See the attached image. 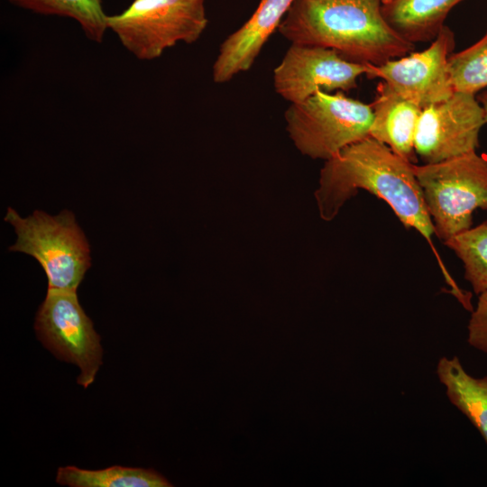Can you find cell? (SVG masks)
<instances>
[{
    "label": "cell",
    "instance_id": "cell-1",
    "mask_svg": "<svg viewBox=\"0 0 487 487\" xmlns=\"http://www.w3.org/2000/svg\"><path fill=\"white\" fill-rule=\"evenodd\" d=\"M413 164L384 143L367 136L326 161L315 198L320 217L333 220L359 189L384 200L406 228L418 231L430 244L452 289L458 286L433 245L434 226Z\"/></svg>",
    "mask_w": 487,
    "mask_h": 487
},
{
    "label": "cell",
    "instance_id": "cell-2",
    "mask_svg": "<svg viewBox=\"0 0 487 487\" xmlns=\"http://www.w3.org/2000/svg\"><path fill=\"white\" fill-rule=\"evenodd\" d=\"M277 31L291 43L332 49L362 64L381 65L415 48L386 22L381 0H294Z\"/></svg>",
    "mask_w": 487,
    "mask_h": 487
},
{
    "label": "cell",
    "instance_id": "cell-3",
    "mask_svg": "<svg viewBox=\"0 0 487 487\" xmlns=\"http://www.w3.org/2000/svg\"><path fill=\"white\" fill-rule=\"evenodd\" d=\"M435 235L444 242L471 228L487 210V156L471 152L436 163L413 164Z\"/></svg>",
    "mask_w": 487,
    "mask_h": 487
},
{
    "label": "cell",
    "instance_id": "cell-4",
    "mask_svg": "<svg viewBox=\"0 0 487 487\" xmlns=\"http://www.w3.org/2000/svg\"><path fill=\"white\" fill-rule=\"evenodd\" d=\"M5 220L14 225L17 234L9 249L39 262L48 279V289L77 291L91 260L87 240L72 212L50 216L36 210L23 218L8 207Z\"/></svg>",
    "mask_w": 487,
    "mask_h": 487
},
{
    "label": "cell",
    "instance_id": "cell-5",
    "mask_svg": "<svg viewBox=\"0 0 487 487\" xmlns=\"http://www.w3.org/2000/svg\"><path fill=\"white\" fill-rule=\"evenodd\" d=\"M371 104L318 90L285 111L287 131L296 148L312 159L327 161L345 147L369 136Z\"/></svg>",
    "mask_w": 487,
    "mask_h": 487
},
{
    "label": "cell",
    "instance_id": "cell-6",
    "mask_svg": "<svg viewBox=\"0 0 487 487\" xmlns=\"http://www.w3.org/2000/svg\"><path fill=\"white\" fill-rule=\"evenodd\" d=\"M205 0H133L106 25L140 60H153L179 41H196L207 25Z\"/></svg>",
    "mask_w": 487,
    "mask_h": 487
},
{
    "label": "cell",
    "instance_id": "cell-7",
    "mask_svg": "<svg viewBox=\"0 0 487 487\" xmlns=\"http://www.w3.org/2000/svg\"><path fill=\"white\" fill-rule=\"evenodd\" d=\"M34 328L39 340L57 358L78 366L77 382L87 388L102 364L103 350L77 291L48 289Z\"/></svg>",
    "mask_w": 487,
    "mask_h": 487
},
{
    "label": "cell",
    "instance_id": "cell-8",
    "mask_svg": "<svg viewBox=\"0 0 487 487\" xmlns=\"http://www.w3.org/2000/svg\"><path fill=\"white\" fill-rule=\"evenodd\" d=\"M455 45L453 31L444 25L426 50L381 65L366 64L365 76L381 79L392 91L424 109L455 92L448 71V58Z\"/></svg>",
    "mask_w": 487,
    "mask_h": 487
},
{
    "label": "cell",
    "instance_id": "cell-9",
    "mask_svg": "<svg viewBox=\"0 0 487 487\" xmlns=\"http://www.w3.org/2000/svg\"><path fill=\"white\" fill-rule=\"evenodd\" d=\"M484 124V110L475 96L455 91L447 99L422 109L415 152L424 163H436L475 152Z\"/></svg>",
    "mask_w": 487,
    "mask_h": 487
},
{
    "label": "cell",
    "instance_id": "cell-10",
    "mask_svg": "<svg viewBox=\"0 0 487 487\" xmlns=\"http://www.w3.org/2000/svg\"><path fill=\"white\" fill-rule=\"evenodd\" d=\"M366 72V64L350 61L335 50L291 43L273 71V82L284 99L299 103L318 90L349 91Z\"/></svg>",
    "mask_w": 487,
    "mask_h": 487
},
{
    "label": "cell",
    "instance_id": "cell-11",
    "mask_svg": "<svg viewBox=\"0 0 487 487\" xmlns=\"http://www.w3.org/2000/svg\"><path fill=\"white\" fill-rule=\"evenodd\" d=\"M294 0H261L253 15L221 44L213 79L225 83L253 66L263 45L279 28Z\"/></svg>",
    "mask_w": 487,
    "mask_h": 487
},
{
    "label": "cell",
    "instance_id": "cell-12",
    "mask_svg": "<svg viewBox=\"0 0 487 487\" xmlns=\"http://www.w3.org/2000/svg\"><path fill=\"white\" fill-rule=\"evenodd\" d=\"M371 106L373 117L369 135L416 164L414 142L422 109L392 91L383 81L378 85Z\"/></svg>",
    "mask_w": 487,
    "mask_h": 487
},
{
    "label": "cell",
    "instance_id": "cell-13",
    "mask_svg": "<svg viewBox=\"0 0 487 487\" xmlns=\"http://www.w3.org/2000/svg\"><path fill=\"white\" fill-rule=\"evenodd\" d=\"M463 0H381V13L389 25L406 41H433L451 9Z\"/></svg>",
    "mask_w": 487,
    "mask_h": 487
},
{
    "label": "cell",
    "instance_id": "cell-14",
    "mask_svg": "<svg viewBox=\"0 0 487 487\" xmlns=\"http://www.w3.org/2000/svg\"><path fill=\"white\" fill-rule=\"evenodd\" d=\"M436 373L449 401L472 422L487 443V376H472L457 356L441 357Z\"/></svg>",
    "mask_w": 487,
    "mask_h": 487
},
{
    "label": "cell",
    "instance_id": "cell-15",
    "mask_svg": "<svg viewBox=\"0 0 487 487\" xmlns=\"http://www.w3.org/2000/svg\"><path fill=\"white\" fill-rule=\"evenodd\" d=\"M56 482L70 487H169L172 484L152 469L111 466L91 471L76 466L60 467Z\"/></svg>",
    "mask_w": 487,
    "mask_h": 487
},
{
    "label": "cell",
    "instance_id": "cell-16",
    "mask_svg": "<svg viewBox=\"0 0 487 487\" xmlns=\"http://www.w3.org/2000/svg\"><path fill=\"white\" fill-rule=\"evenodd\" d=\"M18 7L48 15L72 18L81 26L87 37L94 41L103 40L106 17L101 0H6Z\"/></svg>",
    "mask_w": 487,
    "mask_h": 487
},
{
    "label": "cell",
    "instance_id": "cell-17",
    "mask_svg": "<svg viewBox=\"0 0 487 487\" xmlns=\"http://www.w3.org/2000/svg\"><path fill=\"white\" fill-rule=\"evenodd\" d=\"M462 261L464 279L475 294L487 289V221L444 242Z\"/></svg>",
    "mask_w": 487,
    "mask_h": 487
},
{
    "label": "cell",
    "instance_id": "cell-18",
    "mask_svg": "<svg viewBox=\"0 0 487 487\" xmlns=\"http://www.w3.org/2000/svg\"><path fill=\"white\" fill-rule=\"evenodd\" d=\"M448 71L455 91L475 96L487 87V32L473 45L449 56Z\"/></svg>",
    "mask_w": 487,
    "mask_h": 487
},
{
    "label": "cell",
    "instance_id": "cell-19",
    "mask_svg": "<svg viewBox=\"0 0 487 487\" xmlns=\"http://www.w3.org/2000/svg\"><path fill=\"white\" fill-rule=\"evenodd\" d=\"M478 296L467 326V342L472 347L487 354V289Z\"/></svg>",
    "mask_w": 487,
    "mask_h": 487
},
{
    "label": "cell",
    "instance_id": "cell-20",
    "mask_svg": "<svg viewBox=\"0 0 487 487\" xmlns=\"http://www.w3.org/2000/svg\"><path fill=\"white\" fill-rule=\"evenodd\" d=\"M478 101L480 102V104L482 105L484 110V119H485V124H487V91L482 92L479 96Z\"/></svg>",
    "mask_w": 487,
    "mask_h": 487
}]
</instances>
